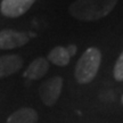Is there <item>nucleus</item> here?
Returning <instances> with one entry per match:
<instances>
[{"instance_id":"f257e3e1","label":"nucleus","mask_w":123,"mask_h":123,"mask_svg":"<svg viewBox=\"0 0 123 123\" xmlns=\"http://www.w3.org/2000/svg\"><path fill=\"white\" fill-rule=\"evenodd\" d=\"M117 0H75L70 6V14L76 19L92 22L107 16Z\"/></svg>"},{"instance_id":"f03ea898","label":"nucleus","mask_w":123,"mask_h":123,"mask_svg":"<svg viewBox=\"0 0 123 123\" xmlns=\"http://www.w3.org/2000/svg\"><path fill=\"white\" fill-rule=\"evenodd\" d=\"M101 62V53L96 47L88 48L76 63L74 76L76 82L81 84L90 83L96 78Z\"/></svg>"},{"instance_id":"7ed1b4c3","label":"nucleus","mask_w":123,"mask_h":123,"mask_svg":"<svg viewBox=\"0 0 123 123\" xmlns=\"http://www.w3.org/2000/svg\"><path fill=\"white\" fill-rule=\"evenodd\" d=\"M63 79L61 76H53L44 81L39 88V96L44 105L53 106L56 104L62 93Z\"/></svg>"},{"instance_id":"20e7f679","label":"nucleus","mask_w":123,"mask_h":123,"mask_svg":"<svg viewBox=\"0 0 123 123\" xmlns=\"http://www.w3.org/2000/svg\"><path fill=\"white\" fill-rule=\"evenodd\" d=\"M35 0H2L0 5L1 14L9 18H16L25 14Z\"/></svg>"},{"instance_id":"39448f33","label":"nucleus","mask_w":123,"mask_h":123,"mask_svg":"<svg viewBox=\"0 0 123 123\" xmlns=\"http://www.w3.org/2000/svg\"><path fill=\"white\" fill-rule=\"evenodd\" d=\"M30 40L29 34L24 32H17L14 30L0 31V49L9 50L26 44Z\"/></svg>"},{"instance_id":"423d86ee","label":"nucleus","mask_w":123,"mask_h":123,"mask_svg":"<svg viewBox=\"0 0 123 123\" xmlns=\"http://www.w3.org/2000/svg\"><path fill=\"white\" fill-rule=\"evenodd\" d=\"M23 59L18 55L0 56V79L9 76L22 68Z\"/></svg>"},{"instance_id":"0eeeda50","label":"nucleus","mask_w":123,"mask_h":123,"mask_svg":"<svg viewBox=\"0 0 123 123\" xmlns=\"http://www.w3.org/2000/svg\"><path fill=\"white\" fill-rule=\"evenodd\" d=\"M49 70V62L43 57H39L31 63L26 71L24 72V76L30 80H39L43 78Z\"/></svg>"},{"instance_id":"6e6552de","label":"nucleus","mask_w":123,"mask_h":123,"mask_svg":"<svg viewBox=\"0 0 123 123\" xmlns=\"http://www.w3.org/2000/svg\"><path fill=\"white\" fill-rule=\"evenodd\" d=\"M38 122V113L34 108L22 107L10 114L6 123H37Z\"/></svg>"},{"instance_id":"1a4fd4ad","label":"nucleus","mask_w":123,"mask_h":123,"mask_svg":"<svg viewBox=\"0 0 123 123\" xmlns=\"http://www.w3.org/2000/svg\"><path fill=\"white\" fill-rule=\"evenodd\" d=\"M70 55L66 51V48L63 46H57L53 48L48 54V62H51L53 64L57 66H66L70 63Z\"/></svg>"},{"instance_id":"9d476101","label":"nucleus","mask_w":123,"mask_h":123,"mask_svg":"<svg viewBox=\"0 0 123 123\" xmlns=\"http://www.w3.org/2000/svg\"><path fill=\"white\" fill-rule=\"evenodd\" d=\"M113 74H114V78L116 81H119V82L123 81V51L119 56L116 63H115Z\"/></svg>"},{"instance_id":"9b49d317","label":"nucleus","mask_w":123,"mask_h":123,"mask_svg":"<svg viewBox=\"0 0 123 123\" xmlns=\"http://www.w3.org/2000/svg\"><path fill=\"white\" fill-rule=\"evenodd\" d=\"M65 48H66V51H67L68 55H70V57L74 56L75 53H76V50H78V47H76L75 44H70V46H67Z\"/></svg>"},{"instance_id":"f8f14e48","label":"nucleus","mask_w":123,"mask_h":123,"mask_svg":"<svg viewBox=\"0 0 123 123\" xmlns=\"http://www.w3.org/2000/svg\"><path fill=\"white\" fill-rule=\"evenodd\" d=\"M121 101H122V104H123V95H122V99H121Z\"/></svg>"}]
</instances>
